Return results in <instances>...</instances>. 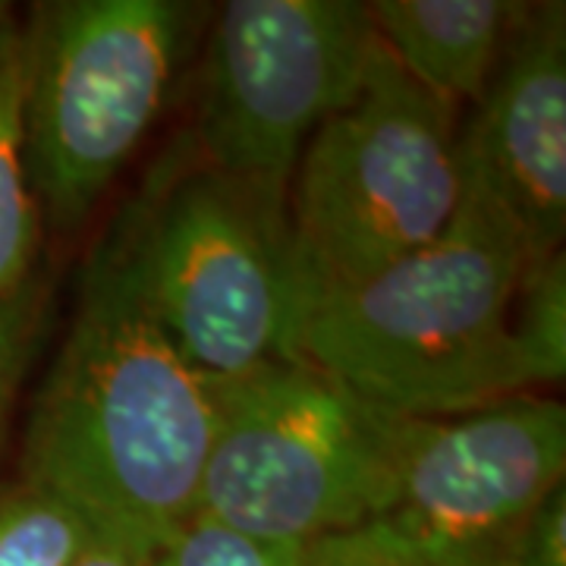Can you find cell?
Listing matches in <instances>:
<instances>
[{
	"label": "cell",
	"mask_w": 566,
	"mask_h": 566,
	"mask_svg": "<svg viewBox=\"0 0 566 566\" xmlns=\"http://www.w3.org/2000/svg\"><path fill=\"white\" fill-rule=\"evenodd\" d=\"M211 431L208 378L167 340L107 233L29 406L20 482L80 510L102 538L151 554L199 510Z\"/></svg>",
	"instance_id": "obj_1"
},
{
	"label": "cell",
	"mask_w": 566,
	"mask_h": 566,
	"mask_svg": "<svg viewBox=\"0 0 566 566\" xmlns=\"http://www.w3.org/2000/svg\"><path fill=\"white\" fill-rule=\"evenodd\" d=\"M528 255L482 189L441 237L308 305L293 359L406 419H453L535 394L510 337Z\"/></svg>",
	"instance_id": "obj_2"
},
{
	"label": "cell",
	"mask_w": 566,
	"mask_h": 566,
	"mask_svg": "<svg viewBox=\"0 0 566 566\" xmlns=\"http://www.w3.org/2000/svg\"><path fill=\"white\" fill-rule=\"evenodd\" d=\"M286 189L214 167L182 136L111 227L148 312L205 378L293 359L312 290Z\"/></svg>",
	"instance_id": "obj_3"
},
{
	"label": "cell",
	"mask_w": 566,
	"mask_h": 566,
	"mask_svg": "<svg viewBox=\"0 0 566 566\" xmlns=\"http://www.w3.org/2000/svg\"><path fill=\"white\" fill-rule=\"evenodd\" d=\"M208 385L214 431L199 510L283 545H315L385 510L422 422L300 359Z\"/></svg>",
	"instance_id": "obj_4"
},
{
	"label": "cell",
	"mask_w": 566,
	"mask_h": 566,
	"mask_svg": "<svg viewBox=\"0 0 566 566\" xmlns=\"http://www.w3.org/2000/svg\"><path fill=\"white\" fill-rule=\"evenodd\" d=\"M192 41L177 0H54L22 22V136L44 223L76 230L148 139Z\"/></svg>",
	"instance_id": "obj_5"
},
{
	"label": "cell",
	"mask_w": 566,
	"mask_h": 566,
	"mask_svg": "<svg viewBox=\"0 0 566 566\" xmlns=\"http://www.w3.org/2000/svg\"><path fill=\"white\" fill-rule=\"evenodd\" d=\"M457 111L378 41L359 95L308 139L286 189L312 303L444 233L463 199Z\"/></svg>",
	"instance_id": "obj_6"
},
{
	"label": "cell",
	"mask_w": 566,
	"mask_h": 566,
	"mask_svg": "<svg viewBox=\"0 0 566 566\" xmlns=\"http://www.w3.org/2000/svg\"><path fill=\"white\" fill-rule=\"evenodd\" d=\"M564 475L566 409L554 397L422 419L385 510L305 547V566H504Z\"/></svg>",
	"instance_id": "obj_7"
},
{
	"label": "cell",
	"mask_w": 566,
	"mask_h": 566,
	"mask_svg": "<svg viewBox=\"0 0 566 566\" xmlns=\"http://www.w3.org/2000/svg\"><path fill=\"white\" fill-rule=\"evenodd\" d=\"M375 48L356 0H230L186 139L221 170L290 186L308 139L359 95Z\"/></svg>",
	"instance_id": "obj_8"
},
{
	"label": "cell",
	"mask_w": 566,
	"mask_h": 566,
	"mask_svg": "<svg viewBox=\"0 0 566 566\" xmlns=\"http://www.w3.org/2000/svg\"><path fill=\"white\" fill-rule=\"evenodd\" d=\"M460 129L463 180L516 227L528 262L564 252L566 7L526 3L485 95Z\"/></svg>",
	"instance_id": "obj_9"
},
{
	"label": "cell",
	"mask_w": 566,
	"mask_h": 566,
	"mask_svg": "<svg viewBox=\"0 0 566 566\" xmlns=\"http://www.w3.org/2000/svg\"><path fill=\"white\" fill-rule=\"evenodd\" d=\"M365 7L387 57L453 107L479 104L526 13L520 0H375Z\"/></svg>",
	"instance_id": "obj_10"
},
{
	"label": "cell",
	"mask_w": 566,
	"mask_h": 566,
	"mask_svg": "<svg viewBox=\"0 0 566 566\" xmlns=\"http://www.w3.org/2000/svg\"><path fill=\"white\" fill-rule=\"evenodd\" d=\"M22 70V22L0 3V296L35 283L44 240V218L25 167Z\"/></svg>",
	"instance_id": "obj_11"
},
{
	"label": "cell",
	"mask_w": 566,
	"mask_h": 566,
	"mask_svg": "<svg viewBox=\"0 0 566 566\" xmlns=\"http://www.w3.org/2000/svg\"><path fill=\"white\" fill-rule=\"evenodd\" d=\"M102 542L80 510L20 482L0 494V566H73Z\"/></svg>",
	"instance_id": "obj_12"
},
{
	"label": "cell",
	"mask_w": 566,
	"mask_h": 566,
	"mask_svg": "<svg viewBox=\"0 0 566 566\" xmlns=\"http://www.w3.org/2000/svg\"><path fill=\"white\" fill-rule=\"evenodd\" d=\"M510 337L526 368L532 390L564 385L566 375V264L564 252L526 264L513 312Z\"/></svg>",
	"instance_id": "obj_13"
},
{
	"label": "cell",
	"mask_w": 566,
	"mask_h": 566,
	"mask_svg": "<svg viewBox=\"0 0 566 566\" xmlns=\"http://www.w3.org/2000/svg\"><path fill=\"white\" fill-rule=\"evenodd\" d=\"M145 566H305V547L264 542L196 510L148 554Z\"/></svg>",
	"instance_id": "obj_14"
},
{
	"label": "cell",
	"mask_w": 566,
	"mask_h": 566,
	"mask_svg": "<svg viewBox=\"0 0 566 566\" xmlns=\"http://www.w3.org/2000/svg\"><path fill=\"white\" fill-rule=\"evenodd\" d=\"M48 293L39 281L20 293L0 296V444L13 406L20 400V387L29 365L35 359L44 327Z\"/></svg>",
	"instance_id": "obj_15"
},
{
	"label": "cell",
	"mask_w": 566,
	"mask_h": 566,
	"mask_svg": "<svg viewBox=\"0 0 566 566\" xmlns=\"http://www.w3.org/2000/svg\"><path fill=\"white\" fill-rule=\"evenodd\" d=\"M504 566H566V488L557 485L520 526Z\"/></svg>",
	"instance_id": "obj_16"
},
{
	"label": "cell",
	"mask_w": 566,
	"mask_h": 566,
	"mask_svg": "<svg viewBox=\"0 0 566 566\" xmlns=\"http://www.w3.org/2000/svg\"><path fill=\"white\" fill-rule=\"evenodd\" d=\"M145 560H148V554H142L136 547L102 538L88 547L73 566H145Z\"/></svg>",
	"instance_id": "obj_17"
}]
</instances>
